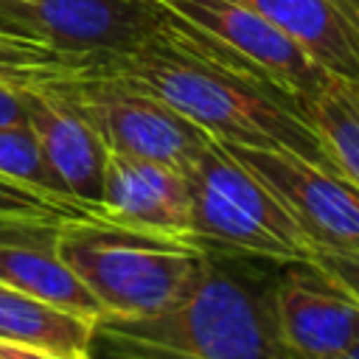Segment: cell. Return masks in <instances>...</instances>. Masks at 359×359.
Returning <instances> with one entry per match:
<instances>
[{
  "label": "cell",
  "instance_id": "obj_1",
  "mask_svg": "<svg viewBox=\"0 0 359 359\" xmlns=\"http://www.w3.org/2000/svg\"><path fill=\"white\" fill-rule=\"evenodd\" d=\"M146 87L219 143L280 149L339 171L297 104L168 20L140 48L95 65Z\"/></svg>",
  "mask_w": 359,
  "mask_h": 359
},
{
  "label": "cell",
  "instance_id": "obj_2",
  "mask_svg": "<svg viewBox=\"0 0 359 359\" xmlns=\"http://www.w3.org/2000/svg\"><path fill=\"white\" fill-rule=\"evenodd\" d=\"M280 264L208 255L196 286L135 320H95L90 359H292L275 325Z\"/></svg>",
  "mask_w": 359,
  "mask_h": 359
},
{
  "label": "cell",
  "instance_id": "obj_3",
  "mask_svg": "<svg viewBox=\"0 0 359 359\" xmlns=\"http://www.w3.org/2000/svg\"><path fill=\"white\" fill-rule=\"evenodd\" d=\"M56 252L101 306V317L135 320L180 303L202 278L199 247L118 227L104 219H73L56 227Z\"/></svg>",
  "mask_w": 359,
  "mask_h": 359
},
{
  "label": "cell",
  "instance_id": "obj_4",
  "mask_svg": "<svg viewBox=\"0 0 359 359\" xmlns=\"http://www.w3.org/2000/svg\"><path fill=\"white\" fill-rule=\"evenodd\" d=\"M191 222L185 241L208 255L261 258L269 264L311 261L314 250L280 199L219 140H208L185 168Z\"/></svg>",
  "mask_w": 359,
  "mask_h": 359
},
{
  "label": "cell",
  "instance_id": "obj_5",
  "mask_svg": "<svg viewBox=\"0 0 359 359\" xmlns=\"http://www.w3.org/2000/svg\"><path fill=\"white\" fill-rule=\"evenodd\" d=\"M104 140L107 151L146 157L185 171L210 135L126 76L87 67L45 81Z\"/></svg>",
  "mask_w": 359,
  "mask_h": 359
},
{
  "label": "cell",
  "instance_id": "obj_6",
  "mask_svg": "<svg viewBox=\"0 0 359 359\" xmlns=\"http://www.w3.org/2000/svg\"><path fill=\"white\" fill-rule=\"evenodd\" d=\"M168 20L157 0H0V31L53 48L84 67L140 48Z\"/></svg>",
  "mask_w": 359,
  "mask_h": 359
},
{
  "label": "cell",
  "instance_id": "obj_7",
  "mask_svg": "<svg viewBox=\"0 0 359 359\" xmlns=\"http://www.w3.org/2000/svg\"><path fill=\"white\" fill-rule=\"evenodd\" d=\"M165 14L294 104L317 90L325 70L244 0H157Z\"/></svg>",
  "mask_w": 359,
  "mask_h": 359
},
{
  "label": "cell",
  "instance_id": "obj_8",
  "mask_svg": "<svg viewBox=\"0 0 359 359\" xmlns=\"http://www.w3.org/2000/svg\"><path fill=\"white\" fill-rule=\"evenodd\" d=\"M222 146L280 199L314 252L359 255V182L292 151Z\"/></svg>",
  "mask_w": 359,
  "mask_h": 359
},
{
  "label": "cell",
  "instance_id": "obj_9",
  "mask_svg": "<svg viewBox=\"0 0 359 359\" xmlns=\"http://www.w3.org/2000/svg\"><path fill=\"white\" fill-rule=\"evenodd\" d=\"M272 303L292 359H337L359 339V300L314 261L280 264Z\"/></svg>",
  "mask_w": 359,
  "mask_h": 359
},
{
  "label": "cell",
  "instance_id": "obj_10",
  "mask_svg": "<svg viewBox=\"0 0 359 359\" xmlns=\"http://www.w3.org/2000/svg\"><path fill=\"white\" fill-rule=\"evenodd\" d=\"M101 219L126 230L185 241L191 196L185 171L118 151H107Z\"/></svg>",
  "mask_w": 359,
  "mask_h": 359
},
{
  "label": "cell",
  "instance_id": "obj_11",
  "mask_svg": "<svg viewBox=\"0 0 359 359\" xmlns=\"http://www.w3.org/2000/svg\"><path fill=\"white\" fill-rule=\"evenodd\" d=\"M25 121L34 129L48 163L73 199L101 219V188L107 146L98 132L50 87H22Z\"/></svg>",
  "mask_w": 359,
  "mask_h": 359
},
{
  "label": "cell",
  "instance_id": "obj_12",
  "mask_svg": "<svg viewBox=\"0 0 359 359\" xmlns=\"http://www.w3.org/2000/svg\"><path fill=\"white\" fill-rule=\"evenodd\" d=\"M62 222H0V283L14 286L48 306L101 320V306L56 252Z\"/></svg>",
  "mask_w": 359,
  "mask_h": 359
},
{
  "label": "cell",
  "instance_id": "obj_13",
  "mask_svg": "<svg viewBox=\"0 0 359 359\" xmlns=\"http://www.w3.org/2000/svg\"><path fill=\"white\" fill-rule=\"evenodd\" d=\"M294 39L325 73L359 84V42L331 0H244Z\"/></svg>",
  "mask_w": 359,
  "mask_h": 359
},
{
  "label": "cell",
  "instance_id": "obj_14",
  "mask_svg": "<svg viewBox=\"0 0 359 359\" xmlns=\"http://www.w3.org/2000/svg\"><path fill=\"white\" fill-rule=\"evenodd\" d=\"M325 151L342 174L359 182V84L325 73L314 93L297 101Z\"/></svg>",
  "mask_w": 359,
  "mask_h": 359
},
{
  "label": "cell",
  "instance_id": "obj_15",
  "mask_svg": "<svg viewBox=\"0 0 359 359\" xmlns=\"http://www.w3.org/2000/svg\"><path fill=\"white\" fill-rule=\"evenodd\" d=\"M76 70H87V67L34 39L0 31V84L36 87V84L70 76Z\"/></svg>",
  "mask_w": 359,
  "mask_h": 359
},
{
  "label": "cell",
  "instance_id": "obj_16",
  "mask_svg": "<svg viewBox=\"0 0 359 359\" xmlns=\"http://www.w3.org/2000/svg\"><path fill=\"white\" fill-rule=\"evenodd\" d=\"M0 174L22 182L28 188H36L42 194H50L59 199H73L67 194V188L62 185L59 174L53 171V165L48 163V157L28 123L0 129ZM73 202H79V199H73Z\"/></svg>",
  "mask_w": 359,
  "mask_h": 359
},
{
  "label": "cell",
  "instance_id": "obj_17",
  "mask_svg": "<svg viewBox=\"0 0 359 359\" xmlns=\"http://www.w3.org/2000/svg\"><path fill=\"white\" fill-rule=\"evenodd\" d=\"M98 219L81 202L59 199L0 174V222H73Z\"/></svg>",
  "mask_w": 359,
  "mask_h": 359
},
{
  "label": "cell",
  "instance_id": "obj_18",
  "mask_svg": "<svg viewBox=\"0 0 359 359\" xmlns=\"http://www.w3.org/2000/svg\"><path fill=\"white\" fill-rule=\"evenodd\" d=\"M323 266L334 280H339L356 300H359V255H339V252H314L311 258Z\"/></svg>",
  "mask_w": 359,
  "mask_h": 359
},
{
  "label": "cell",
  "instance_id": "obj_19",
  "mask_svg": "<svg viewBox=\"0 0 359 359\" xmlns=\"http://www.w3.org/2000/svg\"><path fill=\"white\" fill-rule=\"evenodd\" d=\"M17 123H28L25 121V104H22V87L0 84V129L17 126Z\"/></svg>",
  "mask_w": 359,
  "mask_h": 359
},
{
  "label": "cell",
  "instance_id": "obj_20",
  "mask_svg": "<svg viewBox=\"0 0 359 359\" xmlns=\"http://www.w3.org/2000/svg\"><path fill=\"white\" fill-rule=\"evenodd\" d=\"M0 359H70L45 348H34V345H20V342H6L0 339Z\"/></svg>",
  "mask_w": 359,
  "mask_h": 359
},
{
  "label": "cell",
  "instance_id": "obj_21",
  "mask_svg": "<svg viewBox=\"0 0 359 359\" xmlns=\"http://www.w3.org/2000/svg\"><path fill=\"white\" fill-rule=\"evenodd\" d=\"M337 359H359V339H356V342H351V345H348Z\"/></svg>",
  "mask_w": 359,
  "mask_h": 359
}]
</instances>
